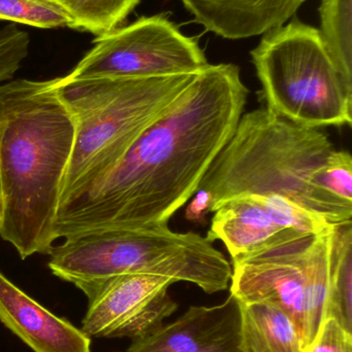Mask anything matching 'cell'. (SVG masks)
<instances>
[{
  "label": "cell",
  "instance_id": "obj_1",
  "mask_svg": "<svg viewBox=\"0 0 352 352\" xmlns=\"http://www.w3.org/2000/svg\"><path fill=\"white\" fill-rule=\"evenodd\" d=\"M248 94L238 66L209 64L105 175L60 202L55 239L167 226L231 140Z\"/></svg>",
  "mask_w": 352,
  "mask_h": 352
},
{
  "label": "cell",
  "instance_id": "obj_2",
  "mask_svg": "<svg viewBox=\"0 0 352 352\" xmlns=\"http://www.w3.org/2000/svg\"><path fill=\"white\" fill-rule=\"evenodd\" d=\"M76 126L56 78L0 84V237L21 258L49 254Z\"/></svg>",
  "mask_w": 352,
  "mask_h": 352
},
{
  "label": "cell",
  "instance_id": "obj_3",
  "mask_svg": "<svg viewBox=\"0 0 352 352\" xmlns=\"http://www.w3.org/2000/svg\"><path fill=\"white\" fill-rule=\"evenodd\" d=\"M334 151L329 135L318 128L298 125L266 107L254 109L240 118L198 188L210 194L211 212L238 197L276 195L329 223H344L351 221L352 205L320 182Z\"/></svg>",
  "mask_w": 352,
  "mask_h": 352
},
{
  "label": "cell",
  "instance_id": "obj_4",
  "mask_svg": "<svg viewBox=\"0 0 352 352\" xmlns=\"http://www.w3.org/2000/svg\"><path fill=\"white\" fill-rule=\"evenodd\" d=\"M48 254L52 273L76 285L88 301L114 279L132 273L169 276L214 294L227 289L233 272L213 242L167 225L86 232L64 238Z\"/></svg>",
  "mask_w": 352,
  "mask_h": 352
},
{
  "label": "cell",
  "instance_id": "obj_5",
  "mask_svg": "<svg viewBox=\"0 0 352 352\" xmlns=\"http://www.w3.org/2000/svg\"><path fill=\"white\" fill-rule=\"evenodd\" d=\"M196 74L56 78L58 93L76 126L60 202L105 175Z\"/></svg>",
  "mask_w": 352,
  "mask_h": 352
},
{
  "label": "cell",
  "instance_id": "obj_6",
  "mask_svg": "<svg viewBox=\"0 0 352 352\" xmlns=\"http://www.w3.org/2000/svg\"><path fill=\"white\" fill-rule=\"evenodd\" d=\"M251 57L267 109L305 127L351 125L352 82L320 30L293 20L267 32Z\"/></svg>",
  "mask_w": 352,
  "mask_h": 352
},
{
  "label": "cell",
  "instance_id": "obj_7",
  "mask_svg": "<svg viewBox=\"0 0 352 352\" xmlns=\"http://www.w3.org/2000/svg\"><path fill=\"white\" fill-rule=\"evenodd\" d=\"M333 225L320 233L291 232L233 260L231 294L241 303L283 310L297 326L305 351L326 316Z\"/></svg>",
  "mask_w": 352,
  "mask_h": 352
},
{
  "label": "cell",
  "instance_id": "obj_8",
  "mask_svg": "<svg viewBox=\"0 0 352 352\" xmlns=\"http://www.w3.org/2000/svg\"><path fill=\"white\" fill-rule=\"evenodd\" d=\"M209 63L198 41L163 16L136 22L95 39L68 78H154L198 74Z\"/></svg>",
  "mask_w": 352,
  "mask_h": 352
},
{
  "label": "cell",
  "instance_id": "obj_9",
  "mask_svg": "<svg viewBox=\"0 0 352 352\" xmlns=\"http://www.w3.org/2000/svg\"><path fill=\"white\" fill-rule=\"evenodd\" d=\"M175 279L151 273L122 275L94 299L81 330L91 338L138 339L163 326L178 308L167 291Z\"/></svg>",
  "mask_w": 352,
  "mask_h": 352
},
{
  "label": "cell",
  "instance_id": "obj_10",
  "mask_svg": "<svg viewBox=\"0 0 352 352\" xmlns=\"http://www.w3.org/2000/svg\"><path fill=\"white\" fill-rule=\"evenodd\" d=\"M126 352H246L241 302L231 294L219 305L192 306L172 324L134 339Z\"/></svg>",
  "mask_w": 352,
  "mask_h": 352
},
{
  "label": "cell",
  "instance_id": "obj_11",
  "mask_svg": "<svg viewBox=\"0 0 352 352\" xmlns=\"http://www.w3.org/2000/svg\"><path fill=\"white\" fill-rule=\"evenodd\" d=\"M0 322L34 352H91L81 329L58 318L0 272Z\"/></svg>",
  "mask_w": 352,
  "mask_h": 352
},
{
  "label": "cell",
  "instance_id": "obj_12",
  "mask_svg": "<svg viewBox=\"0 0 352 352\" xmlns=\"http://www.w3.org/2000/svg\"><path fill=\"white\" fill-rule=\"evenodd\" d=\"M194 21L223 38L266 34L283 26L306 0H180Z\"/></svg>",
  "mask_w": 352,
  "mask_h": 352
},
{
  "label": "cell",
  "instance_id": "obj_13",
  "mask_svg": "<svg viewBox=\"0 0 352 352\" xmlns=\"http://www.w3.org/2000/svg\"><path fill=\"white\" fill-rule=\"evenodd\" d=\"M291 230L279 227L256 196H242L225 201L214 211L207 239L220 240L231 260L252 254ZM299 233V232H298Z\"/></svg>",
  "mask_w": 352,
  "mask_h": 352
},
{
  "label": "cell",
  "instance_id": "obj_14",
  "mask_svg": "<svg viewBox=\"0 0 352 352\" xmlns=\"http://www.w3.org/2000/svg\"><path fill=\"white\" fill-rule=\"evenodd\" d=\"M246 352H305L301 334L280 308L267 303H241Z\"/></svg>",
  "mask_w": 352,
  "mask_h": 352
},
{
  "label": "cell",
  "instance_id": "obj_15",
  "mask_svg": "<svg viewBox=\"0 0 352 352\" xmlns=\"http://www.w3.org/2000/svg\"><path fill=\"white\" fill-rule=\"evenodd\" d=\"M329 318H335L345 330L352 333V221L334 223L331 231L324 320Z\"/></svg>",
  "mask_w": 352,
  "mask_h": 352
},
{
  "label": "cell",
  "instance_id": "obj_16",
  "mask_svg": "<svg viewBox=\"0 0 352 352\" xmlns=\"http://www.w3.org/2000/svg\"><path fill=\"white\" fill-rule=\"evenodd\" d=\"M320 35L345 78L352 82V0H322Z\"/></svg>",
  "mask_w": 352,
  "mask_h": 352
},
{
  "label": "cell",
  "instance_id": "obj_17",
  "mask_svg": "<svg viewBox=\"0 0 352 352\" xmlns=\"http://www.w3.org/2000/svg\"><path fill=\"white\" fill-rule=\"evenodd\" d=\"M72 21V28L101 35L121 24L140 0H54Z\"/></svg>",
  "mask_w": 352,
  "mask_h": 352
},
{
  "label": "cell",
  "instance_id": "obj_18",
  "mask_svg": "<svg viewBox=\"0 0 352 352\" xmlns=\"http://www.w3.org/2000/svg\"><path fill=\"white\" fill-rule=\"evenodd\" d=\"M0 20L37 28H72V21L54 0H0Z\"/></svg>",
  "mask_w": 352,
  "mask_h": 352
},
{
  "label": "cell",
  "instance_id": "obj_19",
  "mask_svg": "<svg viewBox=\"0 0 352 352\" xmlns=\"http://www.w3.org/2000/svg\"><path fill=\"white\" fill-rule=\"evenodd\" d=\"M252 196L258 199L273 221L283 229L299 233H320L333 225L284 197L276 195Z\"/></svg>",
  "mask_w": 352,
  "mask_h": 352
},
{
  "label": "cell",
  "instance_id": "obj_20",
  "mask_svg": "<svg viewBox=\"0 0 352 352\" xmlns=\"http://www.w3.org/2000/svg\"><path fill=\"white\" fill-rule=\"evenodd\" d=\"M29 35L16 25L0 29V84L10 80L28 55Z\"/></svg>",
  "mask_w": 352,
  "mask_h": 352
},
{
  "label": "cell",
  "instance_id": "obj_21",
  "mask_svg": "<svg viewBox=\"0 0 352 352\" xmlns=\"http://www.w3.org/2000/svg\"><path fill=\"white\" fill-rule=\"evenodd\" d=\"M322 188L352 205V158L345 151H334L322 170Z\"/></svg>",
  "mask_w": 352,
  "mask_h": 352
},
{
  "label": "cell",
  "instance_id": "obj_22",
  "mask_svg": "<svg viewBox=\"0 0 352 352\" xmlns=\"http://www.w3.org/2000/svg\"><path fill=\"white\" fill-rule=\"evenodd\" d=\"M305 352H352V333L335 318H326Z\"/></svg>",
  "mask_w": 352,
  "mask_h": 352
},
{
  "label": "cell",
  "instance_id": "obj_23",
  "mask_svg": "<svg viewBox=\"0 0 352 352\" xmlns=\"http://www.w3.org/2000/svg\"><path fill=\"white\" fill-rule=\"evenodd\" d=\"M212 210V199L206 190L198 188L192 197V200L188 203L185 210V217L187 221L194 223H204L207 215Z\"/></svg>",
  "mask_w": 352,
  "mask_h": 352
},
{
  "label": "cell",
  "instance_id": "obj_24",
  "mask_svg": "<svg viewBox=\"0 0 352 352\" xmlns=\"http://www.w3.org/2000/svg\"><path fill=\"white\" fill-rule=\"evenodd\" d=\"M2 211H3V205H2V198L0 199V221H1Z\"/></svg>",
  "mask_w": 352,
  "mask_h": 352
},
{
  "label": "cell",
  "instance_id": "obj_25",
  "mask_svg": "<svg viewBox=\"0 0 352 352\" xmlns=\"http://www.w3.org/2000/svg\"><path fill=\"white\" fill-rule=\"evenodd\" d=\"M0 199H1V182H0Z\"/></svg>",
  "mask_w": 352,
  "mask_h": 352
}]
</instances>
